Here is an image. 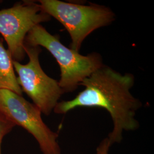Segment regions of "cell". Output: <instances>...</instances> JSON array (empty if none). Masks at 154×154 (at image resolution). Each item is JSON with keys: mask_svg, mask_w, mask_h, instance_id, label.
<instances>
[{"mask_svg": "<svg viewBox=\"0 0 154 154\" xmlns=\"http://www.w3.org/2000/svg\"><path fill=\"white\" fill-rule=\"evenodd\" d=\"M134 83L132 74H121L103 65L80 83L83 90L72 100L59 102L53 111L65 114L77 107L103 108L113 122L107 138L111 145L120 143L123 132L135 131L139 127L135 116L142 104L131 93Z\"/></svg>", "mask_w": 154, "mask_h": 154, "instance_id": "cell-1", "label": "cell"}, {"mask_svg": "<svg viewBox=\"0 0 154 154\" xmlns=\"http://www.w3.org/2000/svg\"><path fill=\"white\" fill-rule=\"evenodd\" d=\"M51 20L38 1H22L0 11V33L8 45L13 61L20 62L26 56L25 39L35 26Z\"/></svg>", "mask_w": 154, "mask_h": 154, "instance_id": "cell-6", "label": "cell"}, {"mask_svg": "<svg viewBox=\"0 0 154 154\" xmlns=\"http://www.w3.org/2000/svg\"><path fill=\"white\" fill-rule=\"evenodd\" d=\"M24 44L44 47L54 57L60 68L58 83L64 94L75 90L83 80L103 65L102 58L98 53L81 55L62 44L58 35L49 33L41 24L29 31Z\"/></svg>", "mask_w": 154, "mask_h": 154, "instance_id": "cell-2", "label": "cell"}, {"mask_svg": "<svg viewBox=\"0 0 154 154\" xmlns=\"http://www.w3.org/2000/svg\"><path fill=\"white\" fill-rule=\"evenodd\" d=\"M16 125L0 112V154L3 138L13 130Z\"/></svg>", "mask_w": 154, "mask_h": 154, "instance_id": "cell-8", "label": "cell"}, {"mask_svg": "<svg viewBox=\"0 0 154 154\" xmlns=\"http://www.w3.org/2000/svg\"><path fill=\"white\" fill-rule=\"evenodd\" d=\"M24 49L29 59L28 63L22 65L13 60L17 82L22 92L27 94L42 114L49 116L64 92L58 81L49 77L42 69L39 60L41 47L24 44Z\"/></svg>", "mask_w": 154, "mask_h": 154, "instance_id": "cell-4", "label": "cell"}, {"mask_svg": "<svg viewBox=\"0 0 154 154\" xmlns=\"http://www.w3.org/2000/svg\"><path fill=\"white\" fill-rule=\"evenodd\" d=\"M0 112L16 126L29 132L38 143L42 154H61L58 134L45 123L38 108L22 95L0 90Z\"/></svg>", "mask_w": 154, "mask_h": 154, "instance_id": "cell-5", "label": "cell"}, {"mask_svg": "<svg viewBox=\"0 0 154 154\" xmlns=\"http://www.w3.org/2000/svg\"><path fill=\"white\" fill-rule=\"evenodd\" d=\"M111 146L108 138H105L98 146L95 154H109V151Z\"/></svg>", "mask_w": 154, "mask_h": 154, "instance_id": "cell-9", "label": "cell"}, {"mask_svg": "<svg viewBox=\"0 0 154 154\" xmlns=\"http://www.w3.org/2000/svg\"><path fill=\"white\" fill-rule=\"evenodd\" d=\"M38 2L45 13L65 28L72 39L70 48L77 52L89 34L116 20L115 13L104 6L84 5L59 0H39Z\"/></svg>", "mask_w": 154, "mask_h": 154, "instance_id": "cell-3", "label": "cell"}, {"mask_svg": "<svg viewBox=\"0 0 154 154\" xmlns=\"http://www.w3.org/2000/svg\"><path fill=\"white\" fill-rule=\"evenodd\" d=\"M13 65V60L8 49L0 38V90L5 89L22 95V90L17 82Z\"/></svg>", "mask_w": 154, "mask_h": 154, "instance_id": "cell-7", "label": "cell"}]
</instances>
